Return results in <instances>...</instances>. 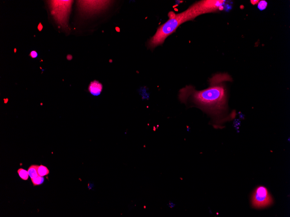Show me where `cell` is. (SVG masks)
Instances as JSON below:
<instances>
[{"label": "cell", "mask_w": 290, "mask_h": 217, "mask_svg": "<svg viewBox=\"0 0 290 217\" xmlns=\"http://www.w3.org/2000/svg\"><path fill=\"white\" fill-rule=\"evenodd\" d=\"M228 75H215L210 80L209 87L196 91L192 86H187L180 91L179 98L184 103L191 98V102L204 111L214 115H218L227 109V92L222 82L228 80Z\"/></svg>", "instance_id": "6da1fadb"}, {"label": "cell", "mask_w": 290, "mask_h": 217, "mask_svg": "<svg viewBox=\"0 0 290 217\" xmlns=\"http://www.w3.org/2000/svg\"><path fill=\"white\" fill-rule=\"evenodd\" d=\"M171 13V15L169 13V19L159 27L154 35L149 40L148 43L149 48L153 49L164 44L167 37L174 32L180 25L193 20L200 15L194 4L183 12L178 14L173 12Z\"/></svg>", "instance_id": "7a4b0ae2"}, {"label": "cell", "mask_w": 290, "mask_h": 217, "mask_svg": "<svg viewBox=\"0 0 290 217\" xmlns=\"http://www.w3.org/2000/svg\"><path fill=\"white\" fill-rule=\"evenodd\" d=\"M273 202V199L267 189L264 186H258L252 195V205L255 208H265L271 205Z\"/></svg>", "instance_id": "3957f363"}, {"label": "cell", "mask_w": 290, "mask_h": 217, "mask_svg": "<svg viewBox=\"0 0 290 217\" xmlns=\"http://www.w3.org/2000/svg\"><path fill=\"white\" fill-rule=\"evenodd\" d=\"M89 91L93 96H98L101 94L103 89V85L98 81H93L89 86Z\"/></svg>", "instance_id": "277c9868"}, {"label": "cell", "mask_w": 290, "mask_h": 217, "mask_svg": "<svg viewBox=\"0 0 290 217\" xmlns=\"http://www.w3.org/2000/svg\"><path fill=\"white\" fill-rule=\"evenodd\" d=\"M38 167L39 166L38 165H32L28 169V173L31 179L36 178L39 175L38 173Z\"/></svg>", "instance_id": "5b68a950"}, {"label": "cell", "mask_w": 290, "mask_h": 217, "mask_svg": "<svg viewBox=\"0 0 290 217\" xmlns=\"http://www.w3.org/2000/svg\"><path fill=\"white\" fill-rule=\"evenodd\" d=\"M49 170L46 166L42 165L39 166L38 168V173L40 176H44L48 175L49 174Z\"/></svg>", "instance_id": "8992f818"}, {"label": "cell", "mask_w": 290, "mask_h": 217, "mask_svg": "<svg viewBox=\"0 0 290 217\" xmlns=\"http://www.w3.org/2000/svg\"><path fill=\"white\" fill-rule=\"evenodd\" d=\"M17 173L22 179L24 180H28L29 176L28 171L22 168H20L17 170Z\"/></svg>", "instance_id": "52a82bcc"}, {"label": "cell", "mask_w": 290, "mask_h": 217, "mask_svg": "<svg viewBox=\"0 0 290 217\" xmlns=\"http://www.w3.org/2000/svg\"><path fill=\"white\" fill-rule=\"evenodd\" d=\"M32 183L34 186L36 185H42L44 182V176H41L39 175L36 178L31 179Z\"/></svg>", "instance_id": "ba28073f"}, {"label": "cell", "mask_w": 290, "mask_h": 217, "mask_svg": "<svg viewBox=\"0 0 290 217\" xmlns=\"http://www.w3.org/2000/svg\"><path fill=\"white\" fill-rule=\"evenodd\" d=\"M267 7V2L265 1H262L258 2V7L261 10H263L266 9Z\"/></svg>", "instance_id": "9c48e42d"}, {"label": "cell", "mask_w": 290, "mask_h": 217, "mask_svg": "<svg viewBox=\"0 0 290 217\" xmlns=\"http://www.w3.org/2000/svg\"><path fill=\"white\" fill-rule=\"evenodd\" d=\"M30 56L32 58H36L38 56V53L36 51L34 50V51H32L30 52Z\"/></svg>", "instance_id": "30bf717a"}, {"label": "cell", "mask_w": 290, "mask_h": 217, "mask_svg": "<svg viewBox=\"0 0 290 217\" xmlns=\"http://www.w3.org/2000/svg\"><path fill=\"white\" fill-rule=\"evenodd\" d=\"M43 26H42V24H41V23H40V24H39L38 25V30H39V31H40L42 30V29H43Z\"/></svg>", "instance_id": "8fae6325"}, {"label": "cell", "mask_w": 290, "mask_h": 217, "mask_svg": "<svg viewBox=\"0 0 290 217\" xmlns=\"http://www.w3.org/2000/svg\"><path fill=\"white\" fill-rule=\"evenodd\" d=\"M4 100H5V103H7V101H8V99L7 98L6 99H4Z\"/></svg>", "instance_id": "7c38bea8"}]
</instances>
